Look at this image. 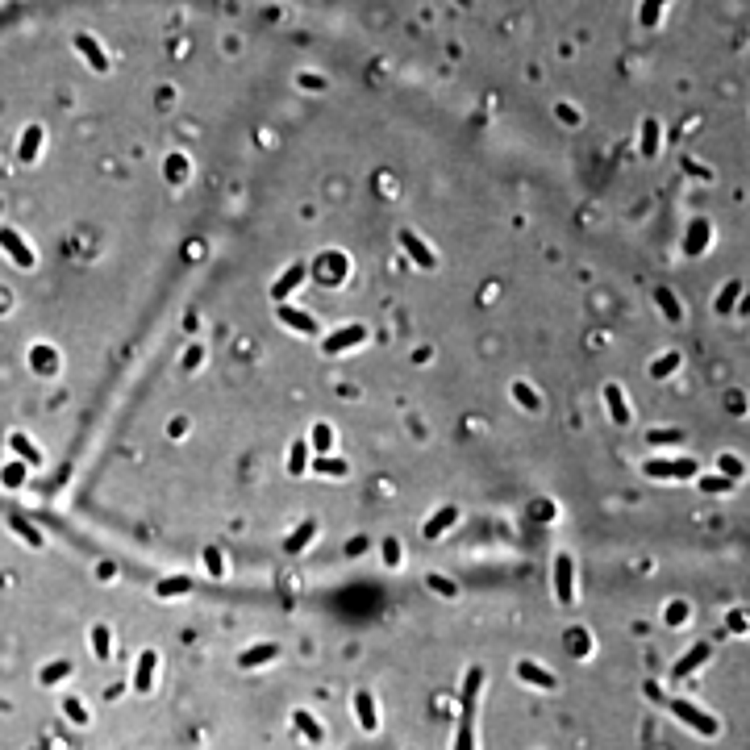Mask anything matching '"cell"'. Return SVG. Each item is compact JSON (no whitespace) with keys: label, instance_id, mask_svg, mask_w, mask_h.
I'll return each mask as SVG.
<instances>
[{"label":"cell","instance_id":"6da1fadb","mask_svg":"<svg viewBox=\"0 0 750 750\" xmlns=\"http://www.w3.org/2000/svg\"><path fill=\"white\" fill-rule=\"evenodd\" d=\"M400 246H404V250H409V255H413L421 267H434V255L425 250V242H421L417 234H409V229H404V234H400Z\"/></svg>","mask_w":750,"mask_h":750},{"label":"cell","instance_id":"7a4b0ae2","mask_svg":"<svg viewBox=\"0 0 750 750\" xmlns=\"http://www.w3.org/2000/svg\"><path fill=\"white\" fill-rule=\"evenodd\" d=\"M363 334H367L363 325H351V329H342V334H334V338L325 342V351H329V354L346 351V346H354V342H363Z\"/></svg>","mask_w":750,"mask_h":750},{"label":"cell","instance_id":"3957f363","mask_svg":"<svg viewBox=\"0 0 750 750\" xmlns=\"http://www.w3.org/2000/svg\"><path fill=\"white\" fill-rule=\"evenodd\" d=\"M0 242H4L8 250H13V259H17V263H21V267H30V263H34V255L25 250V242H21L17 234H8V229H4V234H0Z\"/></svg>","mask_w":750,"mask_h":750},{"label":"cell","instance_id":"277c9868","mask_svg":"<svg viewBox=\"0 0 750 750\" xmlns=\"http://www.w3.org/2000/svg\"><path fill=\"white\" fill-rule=\"evenodd\" d=\"M605 397H609V409H613V421H617V425H625V421H629V409H625L621 392L613 388V384H609V392H605Z\"/></svg>","mask_w":750,"mask_h":750},{"label":"cell","instance_id":"5b68a950","mask_svg":"<svg viewBox=\"0 0 750 750\" xmlns=\"http://www.w3.org/2000/svg\"><path fill=\"white\" fill-rule=\"evenodd\" d=\"M646 471H651V476H688L692 463H651Z\"/></svg>","mask_w":750,"mask_h":750},{"label":"cell","instance_id":"8992f818","mask_svg":"<svg viewBox=\"0 0 750 750\" xmlns=\"http://www.w3.org/2000/svg\"><path fill=\"white\" fill-rule=\"evenodd\" d=\"M559 596L571 600V559H567V555L559 559Z\"/></svg>","mask_w":750,"mask_h":750},{"label":"cell","instance_id":"52a82bcc","mask_svg":"<svg viewBox=\"0 0 750 750\" xmlns=\"http://www.w3.org/2000/svg\"><path fill=\"white\" fill-rule=\"evenodd\" d=\"M150 675H155V655H142V663H138V675H133V684H138V688H150Z\"/></svg>","mask_w":750,"mask_h":750},{"label":"cell","instance_id":"ba28073f","mask_svg":"<svg viewBox=\"0 0 750 750\" xmlns=\"http://www.w3.org/2000/svg\"><path fill=\"white\" fill-rule=\"evenodd\" d=\"M305 463H309V442H296V446H292V459H288V467L301 476V471H305Z\"/></svg>","mask_w":750,"mask_h":750},{"label":"cell","instance_id":"9c48e42d","mask_svg":"<svg viewBox=\"0 0 750 750\" xmlns=\"http://www.w3.org/2000/svg\"><path fill=\"white\" fill-rule=\"evenodd\" d=\"M301 275H305V267H292V271H288V275H284V279L275 284V296H284V292H292V288L301 284Z\"/></svg>","mask_w":750,"mask_h":750},{"label":"cell","instance_id":"30bf717a","mask_svg":"<svg viewBox=\"0 0 750 750\" xmlns=\"http://www.w3.org/2000/svg\"><path fill=\"white\" fill-rule=\"evenodd\" d=\"M450 521H454V509H442L438 517H434V521H430V526H425V533H430V538H438V533L446 530V526H450Z\"/></svg>","mask_w":750,"mask_h":750},{"label":"cell","instance_id":"8fae6325","mask_svg":"<svg viewBox=\"0 0 750 750\" xmlns=\"http://www.w3.org/2000/svg\"><path fill=\"white\" fill-rule=\"evenodd\" d=\"M329 446H334V434H329V425H317V430H313V450H321V454H325Z\"/></svg>","mask_w":750,"mask_h":750},{"label":"cell","instance_id":"7c38bea8","mask_svg":"<svg viewBox=\"0 0 750 750\" xmlns=\"http://www.w3.org/2000/svg\"><path fill=\"white\" fill-rule=\"evenodd\" d=\"M279 317L288 325H296V329H313V317H305V313H296V309H279Z\"/></svg>","mask_w":750,"mask_h":750},{"label":"cell","instance_id":"4fadbf2b","mask_svg":"<svg viewBox=\"0 0 750 750\" xmlns=\"http://www.w3.org/2000/svg\"><path fill=\"white\" fill-rule=\"evenodd\" d=\"M521 675H526V679H533V684H542V688H550V684H555L546 671H538V667H530V663H521Z\"/></svg>","mask_w":750,"mask_h":750},{"label":"cell","instance_id":"5bb4252c","mask_svg":"<svg viewBox=\"0 0 750 750\" xmlns=\"http://www.w3.org/2000/svg\"><path fill=\"white\" fill-rule=\"evenodd\" d=\"M675 713H679V717H688V721H692V725H701V730H713V721H705V717H701L696 708H688V705H675Z\"/></svg>","mask_w":750,"mask_h":750},{"label":"cell","instance_id":"9a60e30c","mask_svg":"<svg viewBox=\"0 0 750 750\" xmlns=\"http://www.w3.org/2000/svg\"><path fill=\"white\" fill-rule=\"evenodd\" d=\"M358 717H363V725H375V713H371V696L367 692H358Z\"/></svg>","mask_w":750,"mask_h":750},{"label":"cell","instance_id":"2e32d148","mask_svg":"<svg viewBox=\"0 0 750 750\" xmlns=\"http://www.w3.org/2000/svg\"><path fill=\"white\" fill-rule=\"evenodd\" d=\"M513 392H517V400H521L526 409H538V397H533V392L526 388V384H513Z\"/></svg>","mask_w":750,"mask_h":750},{"label":"cell","instance_id":"e0dca14e","mask_svg":"<svg viewBox=\"0 0 750 750\" xmlns=\"http://www.w3.org/2000/svg\"><path fill=\"white\" fill-rule=\"evenodd\" d=\"M701 242H705V221L692 225V242H688V250H701Z\"/></svg>","mask_w":750,"mask_h":750},{"label":"cell","instance_id":"ac0fdd59","mask_svg":"<svg viewBox=\"0 0 750 750\" xmlns=\"http://www.w3.org/2000/svg\"><path fill=\"white\" fill-rule=\"evenodd\" d=\"M317 467H321V471H329V476H342V471H346V463H338V459H321Z\"/></svg>","mask_w":750,"mask_h":750},{"label":"cell","instance_id":"d6986e66","mask_svg":"<svg viewBox=\"0 0 750 750\" xmlns=\"http://www.w3.org/2000/svg\"><path fill=\"white\" fill-rule=\"evenodd\" d=\"M271 655H275V646H259V651H250L242 663H263V659H271Z\"/></svg>","mask_w":750,"mask_h":750},{"label":"cell","instance_id":"ffe728a7","mask_svg":"<svg viewBox=\"0 0 750 750\" xmlns=\"http://www.w3.org/2000/svg\"><path fill=\"white\" fill-rule=\"evenodd\" d=\"M183 171H188V163H183V159H179V155H176V159L167 163V176H171V179H179V176H183Z\"/></svg>","mask_w":750,"mask_h":750},{"label":"cell","instance_id":"44dd1931","mask_svg":"<svg viewBox=\"0 0 750 750\" xmlns=\"http://www.w3.org/2000/svg\"><path fill=\"white\" fill-rule=\"evenodd\" d=\"M13 446H17V450H21L25 459H38V450H34V446H30V442H25V438H13Z\"/></svg>","mask_w":750,"mask_h":750},{"label":"cell","instance_id":"7402d4cb","mask_svg":"<svg viewBox=\"0 0 750 750\" xmlns=\"http://www.w3.org/2000/svg\"><path fill=\"white\" fill-rule=\"evenodd\" d=\"M384 559H388V563H397V559H400V546H397V542H384Z\"/></svg>","mask_w":750,"mask_h":750},{"label":"cell","instance_id":"603a6c76","mask_svg":"<svg viewBox=\"0 0 750 750\" xmlns=\"http://www.w3.org/2000/svg\"><path fill=\"white\" fill-rule=\"evenodd\" d=\"M309 533H313V526H305V530H301V533H296V538H292V542H288V550H301V542H305Z\"/></svg>","mask_w":750,"mask_h":750},{"label":"cell","instance_id":"cb8c5ba5","mask_svg":"<svg viewBox=\"0 0 750 750\" xmlns=\"http://www.w3.org/2000/svg\"><path fill=\"white\" fill-rule=\"evenodd\" d=\"M659 301H663V309H667V317H679V309H675V301H671L667 292H659Z\"/></svg>","mask_w":750,"mask_h":750},{"label":"cell","instance_id":"d4e9b609","mask_svg":"<svg viewBox=\"0 0 750 750\" xmlns=\"http://www.w3.org/2000/svg\"><path fill=\"white\" fill-rule=\"evenodd\" d=\"M183 588H188V579H167L163 583V592H183Z\"/></svg>","mask_w":750,"mask_h":750},{"label":"cell","instance_id":"484cf974","mask_svg":"<svg viewBox=\"0 0 750 750\" xmlns=\"http://www.w3.org/2000/svg\"><path fill=\"white\" fill-rule=\"evenodd\" d=\"M205 563H209L213 571H221V555H217V550H205Z\"/></svg>","mask_w":750,"mask_h":750}]
</instances>
